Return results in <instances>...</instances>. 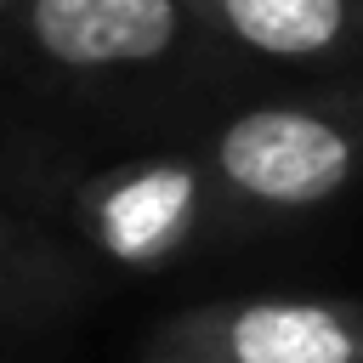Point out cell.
Segmentation results:
<instances>
[{
    "label": "cell",
    "mask_w": 363,
    "mask_h": 363,
    "mask_svg": "<svg viewBox=\"0 0 363 363\" xmlns=\"http://www.w3.org/2000/svg\"><path fill=\"white\" fill-rule=\"evenodd\" d=\"M193 147L238 238L312 216L363 176V79L250 102Z\"/></svg>",
    "instance_id": "cell-1"
},
{
    "label": "cell",
    "mask_w": 363,
    "mask_h": 363,
    "mask_svg": "<svg viewBox=\"0 0 363 363\" xmlns=\"http://www.w3.org/2000/svg\"><path fill=\"white\" fill-rule=\"evenodd\" d=\"M17 45L68 85H164L227 62L193 0H23Z\"/></svg>",
    "instance_id": "cell-2"
},
{
    "label": "cell",
    "mask_w": 363,
    "mask_h": 363,
    "mask_svg": "<svg viewBox=\"0 0 363 363\" xmlns=\"http://www.w3.org/2000/svg\"><path fill=\"white\" fill-rule=\"evenodd\" d=\"M74 221L96 255L130 272H159L238 238L199 147H164L85 176L74 187Z\"/></svg>",
    "instance_id": "cell-3"
},
{
    "label": "cell",
    "mask_w": 363,
    "mask_h": 363,
    "mask_svg": "<svg viewBox=\"0 0 363 363\" xmlns=\"http://www.w3.org/2000/svg\"><path fill=\"white\" fill-rule=\"evenodd\" d=\"M142 363H363V301L233 295L153 323Z\"/></svg>",
    "instance_id": "cell-4"
},
{
    "label": "cell",
    "mask_w": 363,
    "mask_h": 363,
    "mask_svg": "<svg viewBox=\"0 0 363 363\" xmlns=\"http://www.w3.org/2000/svg\"><path fill=\"white\" fill-rule=\"evenodd\" d=\"M204 34L244 62L340 68L363 62V0H193Z\"/></svg>",
    "instance_id": "cell-5"
},
{
    "label": "cell",
    "mask_w": 363,
    "mask_h": 363,
    "mask_svg": "<svg viewBox=\"0 0 363 363\" xmlns=\"http://www.w3.org/2000/svg\"><path fill=\"white\" fill-rule=\"evenodd\" d=\"M74 289V267L34 227L0 210V312L23 318L34 306H62Z\"/></svg>",
    "instance_id": "cell-6"
},
{
    "label": "cell",
    "mask_w": 363,
    "mask_h": 363,
    "mask_svg": "<svg viewBox=\"0 0 363 363\" xmlns=\"http://www.w3.org/2000/svg\"><path fill=\"white\" fill-rule=\"evenodd\" d=\"M17 11L23 0H0V40H17Z\"/></svg>",
    "instance_id": "cell-7"
}]
</instances>
